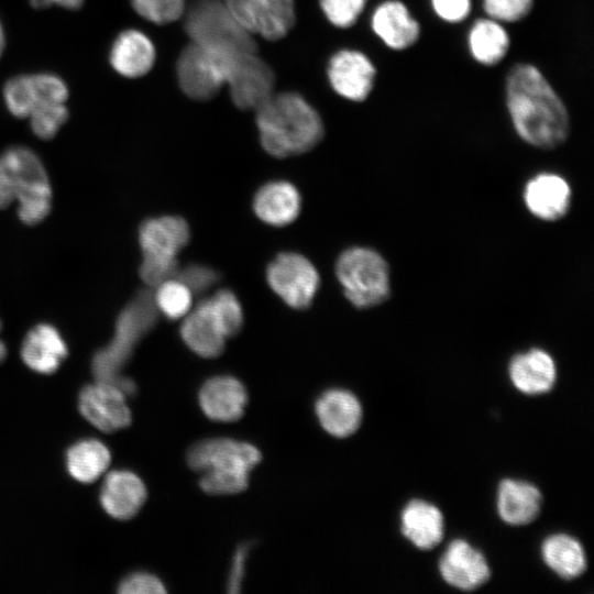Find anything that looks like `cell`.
Masks as SVG:
<instances>
[{
  "label": "cell",
  "instance_id": "6da1fadb",
  "mask_svg": "<svg viewBox=\"0 0 594 594\" xmlns=\"http://www.w3.org/2000/svg\"><path fill=\"white\" fill-rule=\"evenodd\" d=\"M505 96L514 129L524 142L552 150L566 141L568 109L537 66L515 64L506 77Z\"/></svg>",
  "mask_w": 594,
  "mask_h": 594
},
{
  "label": "cell",
  "instance_id": "7a4b0ae2",
  "mask_svg": "<svg viewBox=\"0 0 594 594\" xmlns=\"http://www.w3.org/2000/svg\"><path fill=\"white\" fill-rule=\"evenodd\" d=\"M255 111L261 144L275 157L302 154L323 136L319 113L296 92H273Z\"/></svg>",
  "mask_w": 594,
  "mask_h": 594
},
{
  "label": "cell",
  "instance_id": "3957f363",
  "mask_svg": "<svg viewBox=\"0 0 594 594\" xmlns=\"http://www.w3.org/2000/svg\"><path fill=\"white\" fill-rule=\"evenodd\" d=\"M260 461L261 452L255 446L230 438L201 440L187 453L189 466L201 473L200 487L212 495L245 490L250 472Z\"/></svg>",
  "mask_w": 594,
  "mask_h": 594
},
{
  "label": "cell",
  "instance_id": "277c9868",
  "mask_svg": "<svg viewBox=\"0 0 594 594\" xmlns=\"http://www.w3.org/2000/svg\"><path fill=\"white\" fill-rule=\"evenodd\" d=\"M13 200L26 224L41 222L51 210L48 176L40 157L25 146H12L0 154V209Z\"/></svg>",
  "mask_w": 594,
  "mask_h": 594
},
{
  "label": "cell",
  "instance_id": "5b68a950",
  "mask_svg": "<svg viewBox=\"0 0 594 594\" xmlns=\"http://www.w3.org/2000/svg\"><path fill=\"white\" fill-rule=\"evenodd\" d=\"M184 16L191 43L224 57L256 52L253 35L239 24L223 0H194Z\"/></svg>",
  "mask_w": 594,
  "mask_h": 594
},
{
  "label": "cell",
  "instance_id": "8992f818",
  "mask_svg": "<svg viewBox=\"0 0 594 594\" xmlns=\"http://www.w3.org/2000/svg\"><path fill=\"white\" fill-rule=\"evenodd\" d=\"M153 294L142 292L121 311L112 341L97 352L92 360V372L98 381L114 383L121 388L128 377L122 369L132 354L138 341L152 329L157 319Z\"/></svg>",
  "mask_w": 594,
  "mask_h": 594
},
{
  "label": "cell",
  "instance_id": "52a82bcc",
  "mask_svg": "<svg viewBox=\"0 0 594 594\" xmlns=\"http://www.w3.org/2000/svg\"><path fill=\"white\" fill-rule=\"evenodd\" d=\"M345 297L356 308H372L391 295V274L386 260L375 250L353 246L343 251L336 265Z\"/></svg>",
  "mask_w": 594,
  "mask_h": 594
},
{
  "label": "cell",
  "instance_id": "ba28073f",
  "mask_svg": "<svg viewBox=\"0 0 594 594\" xmlns=\"http://www.w3.org/2000/svg\"><path fill=\"white\" fill-rule=\"evenodd\" d=\"M237 57H224L190 43L182 51L176 64L182 90L194 100L212 99L226 84L229 67Z\"/></svg>",
  "mask_w": 594,
  "mask_h": 594
},
{
  "label": "cell",
  "instance_id": "9c48e42d",
  "mask_svg": "<svg viewBox=\"0 0 594 594\" xmlns=\"http://www.w3.org/2000/svg\"><path fill=\"white\" fill-rule=\"evenodd\" d=\"M69 90L65 80L56 74H23L10 78L3 87V100L8 111L20 119L56 103H66Z\"/></svg>",
  "mask_w": 594,
  "mask_h": 594
},
{
  "label": "cell",
  "instance_id": "30bf717a",
  "mask_svg": "<svg viewBox=\"0 0 594 594\" xmlns=\"http://www.w3.org/2000/svg\"><path fill=\"white\" fill-rule=\"evenodd\" d=\"M266 278L274 293L295 309L310 306L320 284L312 263L294 252L278 254L270 263Z\"/></svg>",
  "mask_w": 594,
  "mask_h": 594
},
{
  "label": "cell",
  "instance_id": "8fae6325",
  "mask_svg": "<svg viewBox=\"0 0 594 594\" xmlns=\"http://www.w3.org/2000/svg\"><path fill=\"white\" fill-rule=\"evenodd\" d=\"M234 19L251 35L283 38L296 21L294 0H223Z\"/></svg>",
  "mask_w": 594,
  "mask_h": 594
},
{
  "label": "cell",
  "instance_id": "7c38bea8",
  "mask_svg": "<svg viewBox=\"0 0 594 594\" xmlns=\"http://www.w3.org/2000/svg\"><path fill=\"white\" fill-rule=\"evenodd\" d=\"M226 84L238 108L255 110L274 92L275 74L256 52L246 53L232 61Z\"/></svg>",
  "mask_w": 594,
  "mask_h": 594
},
{
  "label": "cell",
  "instance_id": "4fadbf2b",
  "mask_svg": "<svg viewBox=\"0 0 594 594\" xmlns=\"http://www.w3.org/2000/svg\"><path fill=\"white\" fill-rule=\"evenodd\" d=\"M127 395L118 385L107 381H96L82 388L78 407L92 426L103 432H114L128 427L132 416Z\"/></svg>",
  "mask_w": 594,
  "mask_h": 594
},
{
  "label": "cell",
  "instance_id": "5bb4252c",
  "mask_svg": "<svg viewBox=\"0 0 594 594\" xmlns=\"http://www.w3.org/2000/svg\"><path fill=\"white\" fill-rule=\"evenodd\" d=\"M190 238L188 223L177 216L147 219L139 230L143 263L178 266L177 254Z\"/></svg>",
  "mask_w": 594,
  "mask_h": 594
},
{
  "label": "cell",
  "instance_id": "9a60e30c",
  "mask_svg": "<svg viewBox=\"0 0 594 594\" xmlns=\"http://www.w3.org/2000/svg\"><path fill=\"white\" fill-rule=\"evenodd\" d=\"M375 77L374 64L360 51H339L328 64V78L333 90L352 101H364L369 97Z\"/></svg>",
  "mask_w": 594,
  "mask_h": 594
},
{
  "label": "cell",
  "instance_id": "2e32d148",
  "mask_svg": "<svg viewBox=\"0 0 594 594\" xmlns=\"http://www.w3.org/2000/svg\"><path fill=\"white\" fill-rule=\"evenodd\" d=\"M442 579L451 586L472 591L487 582L490 566L481 551L465 540H453L439 562Z\"/></svg>",
  "mask_w": 594,
  "mask_h": 594
},
{
  "label": "cell",
  "instance_id": "e0dca14e",
  "mask_svg": "<svg viewBox=\"0 0 594 594\" xmlns=\"http://www.w3.org/2000/svg\"><path fill=\"white\" fill-rule=\"evenodd\" d=\"M198 398L204 414L219 422L240 419L249 399L243 383L231 375H218L206 381Z\"/></svg>",
  "mask_w": 594,
  "mask_h": 594
},
{
  "label": "cell",
  "instance_id": "ac0fdd59",
  "mask_svg": "<svg viewBox=\"0 0 594 594\" xmlns=\"http://www.w3.org/2000/svg\"><path fill=\"white\" fill-rule=\"evenodd\" d=\"M524 201L532 216L543 221H557L569 211L571 187L558 174L540 173L527 182Z\"/></svg>",
  "mask_w": 594,
  "mask_h": 594
},
{
  "label": "cell",
  "instance_id": "d6986e66",
  "mask_svg": "<svg viewBox=\"0 0 594 594\" xmlns=\"http://www.w3.org/2000/svg\"><path fill=\"white\" fill-rule=\"evenodd\" d=\"M183 319L180 336L194 353L206 359L222 353L227 337L207 298L191 308Z\"/></svg>",
  "mask_w": 594,
  "mask_h": 594
},
{
  "label": "cell",
  "instance_id": "ffe728a7",
  "mask_svg": "<svg viewBox=\"0 0 594 594\" xmlns=\"http://www.w3.org/2000/svg\"><path fill=\"white\" fill-rule=\"evenodd\" d=\"M320 426L331 436L346 438L353 435L362 421V406L350 391L331 388L323 392L315 404Z\"/></svg>",
  "mask_w": 594,
  "mask_h": 594
},
{
  "label": "cell",
  "instance_id": "44dd1931",
  "mask_svg": "<svg viewBox=\"0 0 594 594\" xmlns=\"http://www.w3.org/2000/svg\"><path fill=\"white\" fill-rule=\"evenodd\" d=\"M146 499V487L133 472L117 470L106 477L100 491L101 506L116 519L127 520L135 516Z\"/></svg>",
  "mask_w": 594,
  "mask_h": 594
},
{
  "label": "cell",
  "instance_id": "7402d4cb",
  "mask_svg": "<svg viewBox=\"0 0 594 594\" xmlns=\"http://www.w3.org/2000/svg\"><path fill=\"white\" fill-rule=\"evenodd\" d=\"M373 32L395 51L413 46L420 36V25L399 0H387L375 9L371 19Z\"/></svg>",
  "mask_w": 594,
  "mask_h": 594
},
{
  "label": "cell",
  "instance_id": "603a6c76",
  "mask_svg": "<svg viewBox=\"0 0 594 594\" xmlns=\"http://www.w3.org/2000/svg\"><path fill=\"white\" fill-rule=\"evenodd\" d=\"M155 46L147 35L140 30L122 31L114 38L109 62L111 67L127 78L146 75L155 63Z\"/></svg>",
  "mask_w": 594,
  "mask_h": 594
},
{
  "label": "cell",
  "instance_id": "cb8c5ba5",
  "mask_svg": "<svg viewBox=\"0 0 594 594\" xmlns=\"http://www.w3.org/2000/svg\"><path fill=\"white\" fill-rule=\"evenodd\" d=\"M508 373L514 386L527 395L549 392L557 380L556 363L542 349L516 354L509 363Z\"/></svg>",
  "mask_w": 594,
  "mask_h": 594
},
{
  "label": "cell",
  "instance_id": "d4e9b609",
  "mask_svg": "<svg viewBox=\"0 0 594 594\" xmlns=\"http://www.w3.org/2000/svg\"><path fill=\"white\" fill-rule=\"evenodd\" d=\"M67 355V345L58 330L51 324L41 323L25 336L21 346L23 362L42 374L54 373Z\"/></svg>",
  "mask_w": 594,
  "mask_h": 594
},
{
  "label": "cell",
  "instance_id": "484cf974",
  "mask_svg": "<svg viewBox=\"0 0 594 594\" xmlns=\"http://www.w3.org/2000/svg\"><path fill=\"white\" fill-rule=\"evenodd\" d=\"M541 504L540 491L528 482L506 479L498 486L497 510L508 525L530 524L538 517Z\"/></svg>",
  "mask_w": 594,
  "mask_h": 594
},
{
  "label": "cell",
  "instance_id": "4316f807",
  "mask_svg": "<svg viewBox=\"0 0 594 594\" xmlns=\"http://www.w3.org/2000/svg\"><path fill=\"white\" fill-rule=\"evenodd\" d=\"M403 535L417 548L430 550L444 534V519L439 508L426 501L409 502L400 515Z\"/></svg>",
  "mask_w": 594,
  "mask_h": 594
},
{
  "label": "cell",
  "instance_id": "83f0119b",
  "mask_svg": "<svg viewBox=\"0 0 594 594\" xmlns=\"http://www.w3.org/2000/svg\"><path fill=\"white\" fill-rule=\"evenodd\" d=\"M297 188L288 182H272L258 189L253 200L255 215L265 223L282 227L292 223L300 211Z\"/></svg>",
  "mask_w": 594,
  "mask_h": 594
},
{
  "label": "cell",
  "instance_id": "f1b7e54d",
  "mask_svg": "<svg viewBox=\"0 0 594 594\" xmlns=\"http://www.w3.org/2000/svg\"><path fill=\"white\" fill-rule=\"evenodd\" d=\"M468 44L472 57L484 66L498 64L509 50V35L491 18L476 20L470 29Z\"/></svg>",
  "mask_w": 594,
  "mask_h": 594
},
{
  "label": "cell",
  "instance_id": "f546056e",
  "mask_svg": "<svg viewBox=\"0 0 594 594\" xmlns=\"http://www.w3.org/2000/svg\"><path fill=\"white\" fill-rule=\"evenodd\" d=\"M541 554L544 563L563 579H575L586 570L582 544L566 534L548 537L541 546Z\"/></svg>",
  "mask_w": 594,
  "mask_h": 594
},
{
  "label": "cell",
  "instance_id": "4dcf8cb0",
  "mask_svg": "<svg viewBox=\"0 0 594 594\" xmlns=\"http://www.w3.org/2000/svg\"><path fill=\"white\" fill-rule=\"evenodd\" d=\"M111 461L109 449L95 439L81 440L67 451L66 463L69 474L81 483L99 479Z\"/></svg>",
  "mask_w": 594,
  "mask_h": 594
},
{
  "label": "cell",
  "instance_id": "1f68e13d",
  "mask_svg": "<svg viewBox=\"0 0 594 594\" xmlns=\"http://www.w3.org/2000/svg\"><path fill=\"white\" fill-rule=\"evenodd\" d=\"M155 288L154 304L157 311L166 318L172 320L184 318L193 308L194 294L178 278L166 279Z\"/></svg>",
  "mask_w": 594,
  "mask_h": 594
},
{
  "label": "cell",
  "instance_id": "d6a6232c",
  "mask_svg": "<svg viewBox=\"0 0 594 594\" xmlns=\"http://www.w3.org/2000/svg\"><path fill=\"white\" fill-rule=\"evenodd\" d=\"M207 299L217 315L226 337L235 336L243 324V311L237 296L228 289H220Z\"/></svg>",
  "mask_w": 594,
  "mask_h": 594
},
{
  "label": "cell",
  "instance_id": "836d02e7",
  "mask_svg": "<svg viewBox=\"0 0 594 594\" xmlns=\"http://www.w3.org/2000/svg\"><path fill=\"white\" fill-rule=\"evenodd\" d=\"M135 12L155 23H172L184 16L187 0H131Z\"/></svg>",
  "mask_w": 594,
  "mask_h": 594
},
{
  "label": "cell",
  "instance_id": "e575fe53",
  "mask_svg": "<svg viewBox=\"0 0 594 594\" xmlns=\"http://www.w3.org/2000/svg\"><path fill=\"white\" fill-rule=\"evenodd\" d=\"M33 133L42 139L54 138L68 119L66 103H56L32 113L29 118Z\"/></svg>",
  "mask_w": 594,
  "mask_h": 594
},
{
  "label": "cell",
  "instance_id": "d590c367",
  "mask_svg": "<svg viewBox=\"0 0 594 594\" xmlns=\"http://www.w3.org/2000/svg\"><path fill=\"white\" fill-rule=\"evenodd\" d=\"M367 0H320L329 22L342 29L353 25L363 12Z\"/></svg>",
  "mask_w": 594,
  "mask_h": 594
},
{
  "label": "cell",
  "instance_id": "8d00e7d4",
  "mask_svg": "<svg viewBox=\"0 0 594 594\" xmlns=\"http://www.w3.org/2000/svg\"><path fill=\"white\" fill-rule=\"evenodd\" d=\"M534 7V0H483L485 13L498 22H518Z\"/></svg>",
  "mask_w": 594,
  "mask_h": 594
},
{
  "label": "cell",
  "instance_id": "74e56055",
  "mask_svg": "<svg viewBox=\"0 0 594 594\" xmlns=\"http://www.w3.org/2000/svg\"><path fill=\"white\" fill-rule=\"evenodd\" d=\"M175 277L182 280L193 294L206 292L218 280L216 271L200 264H191L182 270L178 268Z\"/></svg>",
  "mask_w": 594,
  "mask_h": 594
},
{
  "label": "cell",
  "instance_id": "f35d334b",
  "mask_svg": "<svg viewBox=\"0 0 594 594\" xmlns=\"http://www.w3.org/2000/svg\"><path fill=\"white\" fill-rule=\"evenodd\" d=\"M121 594H162L166 592L163 582L153 574L136 572L127 576L118 588Z\"/></svg>",
  "mask_w": 594,
  "mask_h": 594
},
{
  "label": "cell",
  "instance_id": "ab89813d",
  "mask_svg": "<svg viewBox=\"0 0 594 594\" xmlns=\"http://www.w3.org/2000/svg\"><path fill=\"white\" fill-rule=\"evenodd\" d=\"M435 13L443 21L458 23L470 14L471 0H431Z\"/></svg>",
  "mask_w": 594,
  "mask_h": 594
},
{
  "label": "cell",
  "instance_id": "60d3db41",
  "mask_svg": "<svg viewBox=\"0 0 594 594\" xmlns=\"http://www.w3.org/2000/svg\"><path fill=\"white\" fill-rule=\"evenodd\" d=\"M249 550L250 544L243 543L237 549L233 556L228 579V591L230 593H237L241 590Z\"/></svg>",
  "mask_w": 594,
  "mask_h": 594
},
{
  "label": "cell",
  "instance_id": "b9f144b4",
  "mask_svg": "<svg viewBox=\"0 0 594 594\" xmlns=\"http://www.w3.org/2000/svg\"><path fill=\"white\" fill-rule=\"evenodd\" d=\"M85 0H30L32 7L45 9L52 6H58L67 10H77L82 7Z\"/></svg>",
  "mask_w": 594,
  "mask_h": 594
},
{
  "label": "cell",
  "instance_id": "7bdbcfd3",
  "mask_svg": "<svg viewBox=\"0 0 594 594\" xmlns=\"http://www.w3.org/2000/svg\"><path fill=\"white\" fill-rule=\"evenodd\" d=\"M4 47H6V35H4L2 23L0 21V57L2 56Z\"/></svg>",
  "mask_w": 594,
  "mask_h": 594
},
{
  "label": "cell",
  "instance_id": "ee69618b",
  "mask_svg": "<svg viewBox=\"0 0 594 594\" xmlns=\"http://www.w3.org/2000/svg\"><path fill=\"white\" fill-rule=\"evenodd\" d=\"M0 328H1V323H0ZM6 355H7V348L4 343L0 340V363L4 360Z\"/></svg>",
  "mask_w": 594,
  "mask_h": 594
}]
</instances>
